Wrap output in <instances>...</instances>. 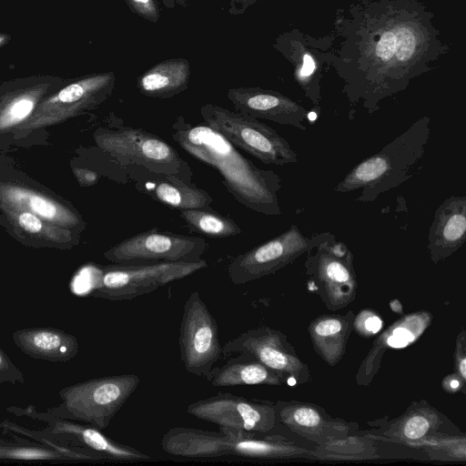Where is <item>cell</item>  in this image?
<instances>
[{"mask_svg": "<svg viewBox=\"0 0 466 466\" xmlns=\"http://www.w3.org/2000/svg\"><path fill=\"white\" fill-rule=\"evenodd\" d=\"M171 127L172 138L191 156L216 168L238 202L260 214H281L278 198L281 178L277 173L258 167L205 124L191 125L178 116Z\"/></svg>", "mask_w": 466, "mask_h": 466, "instance_id": "obj_1", "label": "cell"}, {"mask_svg": "<svg viewBox=\"0 0 466 466\" xmlns=\"http://www.w3.org/2000/svg\"><path fill=\"white\" fill-rule=\"evenodd\" d=\"M430 124L428 116L418 119L380 151L357 164L334 190L347 193L361 189L356 201L370 202L410 179L425 153Z\"/></svg>", "mask_w": 466, "mask_h": 466, "instance_id": "obj_2", "label": "cell"}, {"mask_svg": "<svg viewBox=\"0 0 466 466\" xmlns=\"http://www.w3.org/2000/svg\"><path fill=\"white\" fill-rule=\"evenodd\" d=\"M140 382L136 374L90 379L63 388L61 403L48 414L105 430Z\"/></svg>", "mask_w": 466, "mask_h": 466, "instance_id": "obj_3", "label": "cell"}, {"mask_svg": "<svg viewBox=\"0 0 466 466\" xmlns=\"http://www.w3.org/2000/svg\"><path fill=\"white\" fill-rule=\"evenodd\" d=\"M96 144L120 166L135 164L193 184V170L177 150L157 135L132 127H99Z\"/></svg>", "mask_w": 466, "mask_h": 466, "instance_id": "obj_4", "label": "cell"}, {"mask_svg": "<svg viewBox=\"0 0 466 466\" xmlns=\"http://www.w3.org/2000/svg\"><path fill=\"white\" fill-rule=\"evenodd\" d=\"M200 115L205 125L266 165L284 166L298 161L289 143L258 118L212 104L201 106Z\"/></svg>", "mask_w": 466, "mask_h": 466, "instance_id": "obj_5", "label": "cell"}, {"mask_svg": "<svg viewBox=\"0 0 466 466\" xmlns=\"http://www.w3.org/2000/svg\"><path fill=\"white\" fill-rule=\"evenodd\" d=\"M207 267L208 263L203 258L191 262L107 265L98 270L90 294L108 300H128L150 293Z\"/></svg>", "mask_w": 466, "mask_h": 466, "instance_id": "obj_6", "label": "cell"}, {"mask_svg": "<svg viewBox=\"0 0 466 466\" xmlns=\"http://www.w3.org/2000/svg\"><path fill=\"white\" fill-rule=\"evenodd\" d=\"M208 248V245L203 238L152 228L111 247L104 257L119 265L191 262L202 259Z\"/></svg>", "mask_w": 466, "mask_h": 466, "instance_id": "obj_7", "label": "cell"}, {"mask_svg": "<svg viewBox=\"0 0 466 466\" xmlns=\"http://www.w3.org/2000/svg\"><path fill=\"white\" fill-rule=\"evenodd\" d=\"M178 345L186 370L198 377L206 379L222 358L217 320L198 291L184 304Z\"/></svg>", "mask_w": 466, "mask_h": 466, "instance_id": "obj_8", "label": "cell"}, {"mask_svg": "<svg viewBox=\"0 0 466 466\" xmlns=\"http://www.w3.org/2000/svg\"><path fill=\"white\" fill-rule=\"evenodd\" d=\"M327 234L306 237L292 225L277 237L237 256L228 265V278L233 284L241 285L274 274L319 245Z\"/></svg>", "mask_w": 466, "mask_h": 466, "instance_id": "obj_9", "label": "cell"}, {"mask_svg": "<svg viewBox=\"0 0 466 466\" xmlns=\"http://www.w3.org/2000/svg\"><path fill=\"white\" fill-rule=\"evenodd\" d=\"M113 86L112 74L96 75L74 81L44 97L30 117L14 133L46 127L94 109L110 96Z\"/></svg>", "mask_w": 466, "mask_h": 466, "instance_id": "obj_10", "label": "cell"}, {"mask_svg": "<svg viewBox=\"0 0 466 466\" xmlns=\"http://www.w3.org/2000/svg\"><path fill=\"white\" fill-rule=\"evenodd\" d=\"M352 262L351 251L329 232L308 251L307 273L318 283L321 297L332 309L345 307L355 298L357 285Z\"/></svg>", "mask_w": 466, "mask_h": 466, "instance_id": "obj_11", "label": "cell"}, {"mask_svg": "<svg viewBox=\"0 0 466 466\" xmlns=\"http://www.w3.org/2000/svg\"><path fill=\"white\" fill-rule=\"evenodd\" d=\"M187 412L219 428L258 434L273 430L277 420L274 405L224 392L190 403Z\"/></svg>", "mask_w": 466, "mask_h": 466, "instance_id": "obj_12", "label": "cell"}, {"mask_svg": "<svg viewBox=\"0 0 466 466\" xmlns=\"http://www.w3.org/2000/svg\"><path fill=\"white\" fill-rule=\"evenodd\" d=\"M238 353L253 356L282 378L296 380L299 375L304 379L308 375L307 367L295 355L286 336L268 327L248 329L222 345V357Z\"/></svg>", "mask_w": 466, "mask_h": 466, "instance_id": "obj_13", "label": "cell"}, {"mask_svg": "<svg viewBox=\"0 0 466 466\" xmlns=\"http://www.w3.org/2000/svg\"><path fill=\"white\" fill-rule=\"evenodd\" d=\"M135 187L154 200L178 210L209 207L212 197L194 183L171 175L151 171L142 166H123Z\"/></svg>", "mask_w": 466, "mask_h": 466, "instance_id": "obj_14", "label": "cell"}, {"mask_svg": "<svg viewBox=\"0 0 466 466\" xmlns=\"http://www.w3.org/2000/svg\"><path fill=\"white\" fill-rule=\"evenodd\" d=\"M0 206L28 211L51 224L77 233L85 228L82 217L73 207L24 184L1 182Z\"/></svg>", "mask_w": 466, "mask_h": 466, "instance_id": "obj_15", "label": "cell"}, {"mask_svg": "<svg viewBox=\"0 0 466 466\" xmlns=\"http://www.w3.org/2000/svg\"><path fill=\"white\" fill-rule=\"evenodd\" d=\"M235 109L255 118L292 126L306 131L308 111L290 98L258 88H236L228 92Z\"/></svg>", "mask_w": 466, "mask_h": 466, "instance_id": "obj_16", "label": "cell"}, {"mask_svg": "<svg viewBox=\"0 0 466 466\" xmlns=\"http://www.w3.org/2000/svg\"><path fill=\"white\" fill-rule=\"evenodd\" d=\"M46 419L51 425L53 435L62 437L66 441L81 449L98 453L106 460L117 461H148L151 457L129 445L117 442L104 433L101 430L86 423L60 419L46 413Z\"/></svg>", "mask_w": 466, "mask_h": 466, "instance_id": "obj_17", "label": "cell"}, {"mask_svg": "<svg viewBox=\"0 0 466 466\" xmlns=\"http://www.w3.org/2000/svg\"><path fill=\"white\" fill-rule=\"evenodd\" d=\"M466 239V197L451 196L436 209L428 236V251L437 263L457 251Z\"/></svg>", "mask_w": 466, "mask_h": 466, "instance_id": "obj_18", "label": "cell"}, {"mask_svg": "<svg viewBox=\"0 0 466 466\" xmlns=\"http://www.w3.org/2000/svg\"><path fill=\"white\" fill-rule=\"evenodd\" d=\"M163 451L173 457L201 460L228 454V436L222 430L209 431L190 427H173L163 434Z\"/></svg>", "mask_w": 466, "mask_h": 466, "instance_id": "obj_19", "label": "cell"}, {"mask_svg": "<svg viewBox=\"0 0 466 466\" xmlns=\"http://www.w3.org/2000/svg\"><path fill=\"white\" fill-rule=\"evenodd\" d=\"M15 346L25 355L51 362H66L79 351L77 339L52 327L26 328L12 335Z\"/></svg>", "mask_w": 466, "mask_h": 466, "instance_id": "obj_20", "label": "cell"}, {"mask_svg": "<svg viewBox=\"0 0 466 466\" xmlns=\"http://www.w3.org/2000/svg\"><path fill=\"white\" fill-rule=\"evenodd\" d=\"M52 86L51 80L28 79L0 97V134L15 132L33 114Z\"/></svg>", "mask_w": 466, "mask_h": 466, "instance_id": "obj_21", "label": "cell"}, {"mask_svg": "<svg viewBox=\"0 0 466 466\" xmlns=\"http://www.w3.org/2000/svg\"><path fill=\"white\" fill-rule=\"evenodd\" d=\"M206 380L215 387L282 384L283 378L253 356L238 353L220 367H214Z\"/></svg>", "mask_w": 466, "mask_h": 466, "instance_id": "obj_22", "label": "cell"}, {"mask_svg": "<svg viewBox=\"0 0 466 466\" xmlns=\"http://www.w3.org/2000/svg\"><path fill=\"white\" fill-rule=\"evenodd\" d=\"M19 236L30 238L35 244L66 248L76 245L79 233L51 224L25 210L0 206Z\"/></svg>", "mask_w": 466, "mask_h": 466, "instance_id": "obj_23", "label": "cell"}, {"mask_svg": "<svg viewBox=\"0 0 466 466\" xmlns=\"http://www.w3.org/2000/svg\"><path fill=\"white\" fill-rule=\"evenodd\" d=\"M274 408L280 422L305 438H332L328 431H346L342 425L329 421L319 409L309 405L279 401Z\"/></svg>", "mask_w": 466, "mask_h": 466, "instance_id": "obj_24", "label": "cell"}, {"mask_svg": "<svg viewBox=\"0 0 466 466\" xmlns=\"http://www.w3.org/2000/svg\"><path fill=\"white\" fill-rule=\"evenodd\" d=\"M228 435V455L242 459H281L292 457L299 449L275 437L219 428Z\"/></svg>", "mask_w": 466, "mask_h": 466, "instance_id": "obj_25", "label": "cell"}, {"mask_svg": "<svg viewBox=\"0 0 466 466\" xmlns=\"http://www.w3.org/2000/svg\"><path fill=\"white\" fill-rule=\"evenodd\" d=\"M189 66L184 60H172L159 64L144 74L138 80L142 94L168 98L187 88Z\"/></svg>", "mask_w": 466, "mask_h": 466, "instance_id": "obj_26", "label": "cell"}, {"mask_svg": "<svg viewBox=\"0 0 466 466\" xmlns=\"http://www.w3.org/2000/svg\"><path fill=\"white\" fill-rule=\"evenodd\" d=\"M309 331L319 355L334 364L343 355L350 331V320L338 316L320 318L312 322Z\"/></svg>", "mask_w": 466, "mask_h": 466, "instance_id": "obj_27", "label": "cell"}, {"mask_svg": "<svg viewBox=\"0 0 466 466\" xmlns=\"http://www.w3.org/2000/svg\"><path fill=\"white\" fill-rule=\"evenodd\" d=\"M179 216L189 230L209 238H224L242 233L240 227L229 217L222 215L210 207L182 209Z\"/></svg>", "mask_w": 466, "mask_h": 466, "instance_id": "obj_28", "label": "cell"}, {"mask_svg": "<svg viewBox=\"0 0 466 466\" xmlns=\"http://www.w3.org/2000/svg\"><path fill=\"white\" fill-rule=\"evenodd\" d=\"M431 428V421L423 414H414L407 418L402 425V434L409 440H419L425 436Z\"/></svg>", "mask_w": 466, "mask_h": 466, "instance_id": "obj_29", "label": "cell"}, {"mask_svg": "<svg viewBox=\"0 0 466 466\" xmlns=\"http://www.w3.org/2000/svg\"><path fill=\"white\" fill-rule=\"evenodd\" d=\"M0 383H25L22 370L11 360L0 348Z\"/></svg>", "mask_w": 466, "mask_h": 466, "instance_id": "obj_30", "label": "cell"}, {"mask_svg": "<svg viewBox=\"0 0 466 466\" xmlns=\"http://www.w3.org/2000/svg\"><path fill=\"white\" fill-rule=\"evenodd\" d=\"M399 48L396 57L399 60L410 59L416 51L417 40L415 34L409 28H400L398 32Z\"/></svg>", "mask_w": 466, "mask_h": 466, "instance_id": "obj_31", "label": "cell"}, {"mask_svg": "<svg viewBox=\"0 0 466 466\" xmlns=\"http://www.w3.org/2000/svg\"><path fill=\"white\" fill-rule=\"evenodd\" d=\"M399 48L398 33L385 32L375 47V54L382 61H388L397 54Z\"/></svg>", "mask_w": 466, "mask_h": 466, "instance_id": "obj_32", "label": "cell"}, {"mask_svg": "<svg viewBox=\"0 0 466 466\" xmlns=\"http://www.w3.org/2000/svg\"><path fill=\"white\" fill-rule=\"evenodd\" d=\"M414 339V333L406 326L400 325L392 329L386 342L391 348L400 349L406 347Z\"/></svg>", "mask_w": 466, "mask_h": 466, "instance_id": "obj_33", "label": "cell"}, {"mask_svg": "<svg viewBox=\"0 0 466 466\" xmlns=\"http://www.w3.org/2000/svg\"><path fill=\"white\" fill-rule=\"evenodd\" d=\"M75 174L82 186H92L98 180L97 173L87 168H75Z\"/></svg>", "mask_w": 466, "mask_h": 466, "instance_id": "obj_34", "label": "cell"}, {"mask_svg": "<svg viewBox=\"0 0 466 466\" xmlns=\"http://www.w3.org/2000/svg\"><path fill=\"white\" fill-rule=\"evenodd\" d=\"M315 70V63L309 55H305L303 57V64L299 71V77L303 83L308 82V78L313 74Z\"/></svg>", "mask_w": 466, "mask_h": 466, "instance_id": "obj_35", "label": "cell"}, {"mask_svg": "<svg viewBox=\"0 0 466 466\" xmlns=\"http://www.w3.org/2000/svg\"><path fill=\"white\" fill-rule=\"evenodd\" d=\"M363 328L367 332L376 334L382 328V321L378 316L372 314L363 320Z\"/></svg>", "mask_w": 466, "mask_h": 466, "instance_id": "obj_36", "label": "cell"}, {"mask_svg": "<svg viewBox=\"0 0 466 466\" xmlns=\"http://www.w3.org/2000/svg\"><path fill=\"white\" fill-rule=\"evenodd\" d=\"M137 7L144 13L155 12V7L151 0H132Z\"/></svg>", "mask_w": 466, "mask_h": 466, "instance_id": "obj_37", "label": "cell"}, {"mask_svg": "<svg viewBox=\"0 0 466 466\" xmlns=\"http://www.w3.org/2000/svg\"><path fill=\"white\" fill-rule=\"evenodd\" d=\"M460 381L458 380H451V382H450V387L451 389H457L459 386H460Z\"/></svg>", "mask_w": 466, "mask_h": 466, "instance_id": "obj_38", "label": "cell"}]
</instances>
